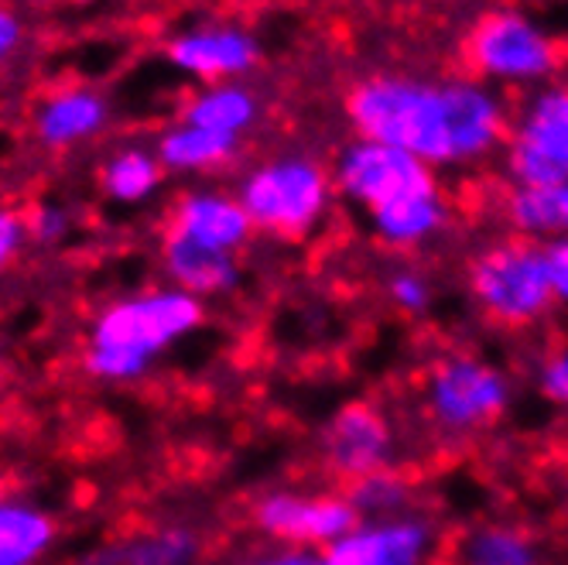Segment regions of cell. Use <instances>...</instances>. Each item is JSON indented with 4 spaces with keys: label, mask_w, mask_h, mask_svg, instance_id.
Masks as SVG:
<instances>
[{
    "label": "cell",
    "mask_w": 568,
    "mask_h": 565,
    "mask_svg": "<svg viewBox=\"0 0 568 565\" xmlns=\"http://www.w3.org/2000/svg\"><path fill=\"white\" fill-rule=\"evenodd\" d=\"M202 319H206L202 299L172 285L120 299L106 305L93 322L87 371L110 384L138 381L161 353L192 336L202 326Z\"/></svg>",
    "instance_id": "7a4b0ae2"
},
{
    "label": "cell",
    "mask_w": 568,
    "mask_h": 565,
    "mask_svg": "<svg viewBox=\"0 0 568 565\" xmlns=\"http://www.w3.org/2000/svg\"><path fill=\"white\" fill-rule=\"evenodd\" d=\"M367 216H371V230L381 244H387L394 251H412L442 233L445 220H449V203H445L442 189L435 185V189L400 195L394 203L371 210Z\"/></svg>",
    "instance_id": "9a60e30c"
},
{
    "label": "cell",
    "mask_w": 568,
    "mask_h": 565,
    "mask_svg": "<svg viewBox=\"0 0 568 565\" xmlns=\"http://www.w3.org/2000/svg\"><path fill=\"white\" fill-rule=\"evenodd\" d=\"M466 278L473 302L497 326H527L555 305L541 244L535 240L514 236L483 248L469 261Z\"/></svg>",
    "instance_id": "277c9868"
},
{
    "label": "cell",
    "mask_w": 568,
    "mask_h": 565,
    "mask_svg": "<svg viewBox=\"0 0 568 565\" xmlns=\"http://www.w3.org/2000/svg\"><path fill=\"white\" fill-rule=\"evenodd\" d=\"M161 264H165L172 289L189 292L195 299L230 295L240 285L236 254H220L210 248H199L172 230L165 233V244H161Z\"/></svg>",
    "instance_id": "5bb4252c"
},
{
    "label": "cell",
    "mask_w": 568,
    "mask_h": 565,
    "mask_svg": "<svg viewBox=\"0 0 568 565\" xmlns=\"http://www.w3.org/2000/svg\"><path fill=\"white\" fill-rule=\"evenodd\" d=\"M169 62L192 75V79H206V83H226L243 72H251L257 65V42L254 34L233 24H210V28H195L179 38H172L169 46Z\"/></svg>",
    "instance_id": "7c38bea8"
},
{
    "label": "cell",
    "mask_w": 568,
    "mask_h": 565,
    "mask_svg": "<svg viewBox=\"0 0 568 565\" xmlns=\"http://www.w3.org/2000/svg\"><path fill=\"white\" fill-rule=\"evenodd\" d=\"M432 552L428 521L415 514L359 521L339 542L322 548V565H422Z\"/></svg>",
    "instance_id": "8fae6325"
},
{
    "label": "cell",
    "mask_w": 568,
    "mask_h": 565,
    "mask_svg": "<svg viewBox=\"0 0 568 565\" xmlns=\"http://www.w3.org/2000/svg\"><path fill=\"white\" fill-rule=\"evenodd\" d=\"M333 192V172L322 169L315 158L284 154L243 175L236 199L247 210L254 230L298 240L329 213Z\"/></svg>",
    "instance_id": "3957f363"
},
{
    "label": "cell",
    "mask_w": 568,
    "mask_h": 565,
    "mask_svg": "<svg viewBox=\"0 0 568 565\" xmlns=\"http://www.w3.org/2000/svg\"><path fill=\"white\" fill-rule=\"evenodd\" d=\"M169 230L220 254H236L254 236V223L240 199L213 189L182 195Z\"/></svg>",
    "instance_id": "4fadbf2b"
},
{
    "label": "cell",
    "mask_w": 568,
    "mask_h": 565,
    "mask_svg": "<svg viewBox=\"0 0 568 565\" xmlns=\"http://www.w3.org/2000/svg\"><path fill=\"white\" fill-rule=\"evenodd\" d=\"M541 258H545V274H548L551 299L561 302V305H568V236L545 240V244H541Z\"/></svg>",
    "instance_id": "484cf974"
},
{
    "label": "cell",
    "mask_w": 568,
    "mask_h": 565,
    "mask_svg": "<svg viewBox=\"0 0 568 565\" xmlns=\"http://www.w3.org/2000/svg\"><path fill=\"white\" fill-rule=\"evenodd\" d=\"M257 120V97L240 87V83H210L206 90H199L189 107L182 124L202 128V131H213L223 138H236L243 131H251Z\"/></svg>",
    "instance_id": "ac0fdd59"
},
{
    "label": "cell",
    "mask_w": 568,
    "mask_h": 565,
    "mask_svg": "<svg viewBox=\"0 0 568 565\" xmlns=\"http://www.w3.org/2000/svg\"><path fill=\"white\" fill-rule=\"evenodd\" d=\"M28 240V223L24 216H18L14 210H4L0 206V271H8L11 261L21 254Z\"/></svg>",
    "instance_id": "83f0119b"
},
{
    "label": "cell",
    "mask_w": 568,
    "mask_h": 565,
    "mask_svg": "<svg viewBox=\"0 0 568 565\" xmlns=\"http://www.w3.org/2000/svg\"><path fill=\"white\" fill-rule=\"evenodd\" d=\"M106 117H110V110H106V100L100 93L62 90V93H52L42 107H38L34 128L45 144L69 148V144H79V141L100 134Z\"/></svg>",
    "instance_id": "2e32d148"
},
{
    "label": "cell",
    "mask_w": 568,
    "mask_h": 565,
    "mask_svg": "<svg viewBox=\"0 0 568 565\" xmlns=\"http://www.w3.org/2000/svg\"><path fill=\"white\" fill-rule=\"evenodd\" d=\"M510 405V381L490 360L456 353L438 360L425 381V408L445 432L494 425Z\"/></svg>",
    "instance_id": "52a82bcc"
},
{
    "label": "cell",
    "mask_w": 568,
    "mask_h": 565,
    "mask_svg": "<svg viewBox=\"0 0 568 565\" xmlns=\"http://www.w3.org/2000/svg\"><path fill=\"white\" fill-rule=\"evenodd\" d=\"M236 138H223L213 131H202L192 124L169 128L158 138V161L169 172H210L220 169L236 154Z\"/></svg>",
    "instance_id": "ffe728a7"
},
{
    "label": "cell",
    "mask_w": 568,
    "mask_h": 565,
    "mask_svg": "<svg viewBox=\"0 0 568 565\" xmlns=\"http://www.w3.org/2000/svg\"><path fill=\"white\" fill-rule=\"evenodd\" d=\"M59 4H90V0H59Z\"/></svg>",
    "instance_id": "d6a6232c"
},
{
    "label": "cell",
    "mask_w": 568,
    "mask_h": 565,
    "mask_svg": "<svg viewBox=\"0 0 568 565\" xmlns=\"http://www.w3.org/2000/svg\"><path fill=\"white\" fill-rule=\"evenodd\" d=\"M504 172L514 189L568 182V83L535 87L504 141Z\"/></svg>",
    "instance_id": "8992f818"
},
{
    "label": "cell",
    "mask_w": 568,
    "mask_h": 565,
    "mask_svg": "<svg viewBox=\"0 0 568 565\" xmlns=\"http://www.w3.org/2000/svg\"><path fill=\"white\" fill-rule=\"evenodd\" d=\"M363 517L346 494H295L274 491L257 501L254 524L281 548L322 552L353 532Z\"/></svg>",
    "instance_id": "9c48e42d"
},
{
    "label": "cell",
    "mask_w": 568,
    "mask_h": 565,
    "mask_svg": "<svg viewBox=\"0 0 568 565\" xmlns=\"http://www.w3.org/2000/svg\"><path fill=\"white\" fill-rule=\"evenodd\" d=\"M504 216L517 236L535 240V244L568 236V182L510 189L504 203Z\"/></svg>",
    "instance_id": "e0dca14e"
},
{
    "label": "cell",
    "mask_w": 568,
    "mask_h": 565,
    "mask_svg": "<svg viewBox=\"0 0 568 565\" xmlns=\"http://www.w3.org/2000/svg\"><path fill=\"white\" fill-rule=\"evenodd\" d=\"M21 46V21L14 11L0 8V62H4Z\"/></svg>",
    "instance_id": "4dcf8cb0"
},
{
    "label": "cell",
    "mask_w": 568,
    "mask_h": 565,
    "mask_svg": "<svg viewBox=\"0 0 568 565\" xmlns=\"http://www.w3.org/2000/svg\"><path fill=\"white\" fill-rule=\"evenodd\" d=\"M473 72L497 87H541L558 72V46L551 34L520 11L479 14L466 34Z\"/></svg>",
    "instance_id": "5b68a950"
},
{
    "label": "cell",
    "mask_w": 568,
    "mask_h": 565,
    "mask_svg": "<svg viewBox=\"0 0 568 565\" xmlns=\"http://www.w3.org/2000/svg\"><path fill=\"white\" fill-rule=\"evenodd\" d=\"M24 223H28V236L38 240V244H59L69 233V216L62 206H38L34 213L24 216Z\"/></svg>",
    "instance_id": "4316f807"
},
{
    "label": "cell",
    "mask_w": 568,
    "mask_h": 565,
    "mask_svg": "<svg viewBox=\"0 0 568 565\" xmlns=\"http://www.w3.org/2000/svg\"><path fill=\"white\" fill-rule=\"evenodd\" d=\"M459 565H541L531 535L514 524H476L459 542Z\"/></svg>",
    "instance_id": "44dd1931"
},
{
    "label": "cell",
    "mask_w": 568,
    "mask_h": 565,
    "mask_svg": "<svg viewBox=\"0 0 568 565\" xmlns=\"http://www.w3.org/2000/svg\"><path fill=\"white\" fill-rule=\"evenodd\" d=\"M346 117L356 138L394 144L435 172L490 158L510 134L504 100L466 75H371L349 90Z\"/></svg>",
    "instance_id": "6da1fadb"
},
{
    "label": "cell",
    "mask_w": 568,
    "mask_h": 565,
    "mask_svg": "<svg viewBox=\"0 0 568 565\" xmlns=\"http://www.w3.org/2000/svg\"><path fill=\"white\" fill-rule=\"evenodd\" d=\"M318 446L333 476L356 483L371 473L390 470L397 438L390 418L377 405H371V401H346L326 422V428H322Z\"/></svg>",
    "instance_id": "30bf717a"
},
{
    "label": "cell",
    "mask_w": 568,
    "mask_h": 565,
    "mask_svg": "<svg viewBox=\"0 0 568 565\" xmlns=\"http://www.w3.org/2000/svg\"><path fill=\"white\" fill-rule=\"evenodd\" d=\"M161 161L154 151L144 148H124L110 154V161L103 165V192L120 206H138L144 199H151L161 185Z\"/></svg>",
    "instance_id": "7402d4cb"
},
{
    "label": "cell",
    "mask_w": 568,
    "mask_h": 565,
    "mask_svg": "<svg viewBox=\"0 0 568 565\" xmlns=\"http://www.w3.org/2000/svg\"><path fill=\"white\" fill-rule=\"evenodd\" d=\"M113 555H116V565H195L199 538L189 528L169 524V528H154L124 545H116Z\"/></svg>",
    "instance_id": "603a6c76"
},
{
    "label": "cell",
    "mask_w": 568,
    "mask_h": 565,
    "mask_svg": "<svg viewBox=\"0 0 568 565\" xmlns=\"http://www.w3.org/2000/svg\"><path fill=\"white\" fill-rule=\"evenodd\" d=\"M247 565H322V558H318V552H305V548H277Z\"/></svg>",
    "instance_id": "f546056e"
},
{
    "label": "cell",
    "mask_w": 568,
    "mask_h": 565,
    "mask_svg": "<svg viewBox=\"0 0 568 565\" xmlns=\"http://www.w3.org/2000/svg\"><path fill=\"white\" fill-rule=\"evenodd\" d=\"M387 299L397 312L422 315L432 305V281L415 268H397L387 278Z\"/></svg>",
    "instance_id": "d4e9b609"
},
{
    "label": "cell",
    "mask_w": 568,
    "mask_h": 565,
    "mask_svg": "<svg viewBox=\"0 0 568 565\" xmlns=\"http://www.w3.org/2000/svg\"><path fill=\"white\" fill-rule=\"evenodd\" d=\"M346 487H349L346 497L353 501L359 517H367V514L371 517H394L404 511V504H408V483L394 473V466L363 476L356 483H346Z\"/></svg>",
    "instance_id": "cb8c5ba5"
},
{
    "label": "cell",
    "mask_w": 568,
    "mask_h": 565,
    "mask_svg": "<svg viewBox=\"0 0 568 565\" xmlns=\"http://www.w3.org/2000/svg\"><path fill=\"white\" fill-rule=\"evenodd\" d=\"M538 384H541V394L548 401H555V405H568V350H561L541 363Z\"/></svg>",
    "instance_id": "f1b7e54d"
},
{
    "label": "cell",
    "mask_w": 568,
    "mask_h": 565,
    "mask_svg": "<svg viewBox=\"0 0 568 565\" xmlns=\"http://www.w3.org/2000/svg\"><path fill=\"white\" fill-rule=\"evenodd\" d=\"M333 185L339 195L349 199V203L371 213L408 192L435 189L438 179H435V169H428L415 154L400 151L394 144L356 138L336 158Z\"/></svg>",
    "instance_id": "ba28073f"
},
{
    "label": "cell",
    "mask_w": 568,
    "mask_h": 565,
    "mask_svg": "<svg viewBox=\"0 0 568 565\" xmlns=\"http://www.w3.org/2000/svg\"><path fill=\"white\" fill-rule=\"evenodd\" d=\"M55 542V521L34 504L0 501V565H38Z\"/></svg>",
    "instance_id": "d6986e66"
},
{
    "label": "cell",
    "mask_w": 568,
    "mask_h": 565,
    "mask_svg": "<svg viewBox=\"0 0 568 565\" xmlns=\"http://www.w3.org/2000/svg\"><path fill=\"white\" fill-rule=\"evenodd\" d=\"M75 565H116V555H113V548H97V552L79 558Z\"/></svg>",
    "instance_id": "1f68e13d"
}]
</instances>
